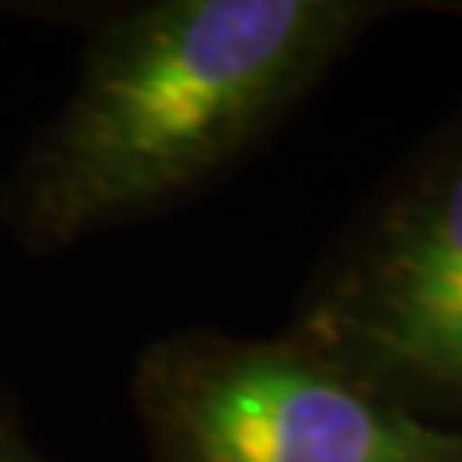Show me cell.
<instances>
[{
	"mask_svg": "<svg viewBox=\"0 0 462 462\" xmlns=\"http://www.w3.org/2000/svg\"><path fill=\"white\" fill-rule=\"evenodd\" d=\"M416 5L143 0L100 12L78 85L5 197L32 254L189 205L254 158L358 39Z\"/></svg>",
	"mask_w": 462,
	"mask_h": 462,
	"instance_id": "obj_1",
	"label": "cell"
},
{
	"mask_svg": "<svg viewBox=\"0 0 462 462\" xmlns=\"http://www.w3.org/2000/svg\"><path fill=\"white\" fill-rule=\"evenodd\" d=\"M282 336L393 409L462 431V100L339 227Z\"/></svg>",
	"mask_w": 462,
	"mask_h": 462,
	"instance_id": "obj_2",
	"label": "cell"
},
{
	"mask_svg": "<svg viewBox=\"0 0 462 462\" xmlns=\"http://www.w3.org/2000/svg\"><path fill=\"white\" fill-rule=\"evenodd\" d=\"M147 462H462V431L393 409L273 336L185 328L143 346Z\"/></svg>",
	"mask_w": 462,
	"mask_h": 462,
	"instance_id": "obj_3",
	"label": "cell"
},
{
	"mask_svg": "<svg viewBox=\"0 0 462 462\" xmlns=\"http://www.w3.org/2000/svg\"><path fill=\"white\" fill-rule=\"evenodd\" d=\"M0 462H47L35 451V443L27 439L20 416L8 404H0Z\"/></svg>",
	"mask_w": 462,
	"mask_h": 462,
	"instance_id": "obj_4",
	"label": "cell"
},
{
	"mask_svg": "<svg viewBox=\"0 0 462 462\" xmlns=\"http://www.w3.org/2000/svg\"><path fill=\"white\" fill-rule=\"evenodd\" d=\"M428 12H443V16H455V20H462V0H447V5H428Z\"/></svg>",
	"mask_w": 462,
	"mask_h": 462,
	"instance_id": "obj_5",
	"label": "cell"
}]
</instances>
